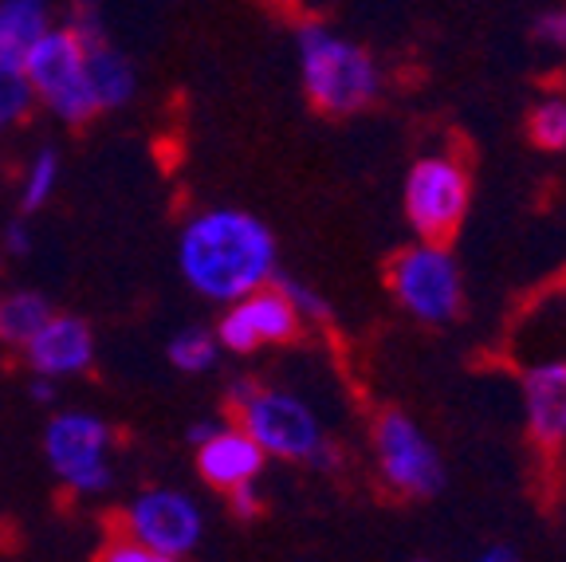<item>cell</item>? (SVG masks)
I'll return each mask as SVG.
<instances>
[{
    "instance_id": "8",
    "label": "cell",
    "mask_w": 566,
    "mask_h": 562,
    "mask_svg": "<svg viewBox=\"0 0 566 562\" xmlns=\"http://www.w3.org/2000/svg\"><path fill=\"white\" fill-rule=\"evenodd\" d=\"M44 457L67 492L98 496L115 483V429L83 409L55 414L44 429Z\"/></svg>"
},
{
    "instance_id": "7",
    "label": "cell",
    "mask_w": 566,
    "mask_h": 562,
    "mask_svg": "<svg viewBox=\"0 0 566 562\" xmlns=\"http://www.w3.org/2000/svg\"><path fill=\"white\" fill-rule=\"evenodd\" d=\"M409 229L417 240H444L460 232L472 205V177L457 154H421L401 185Z\"/></svg>"
},
{
    "instance_id": "27",
    "label": "cell",
    "mask_w": 566,
    "mask_h": 562,
    "mask_svg": "<svg viewBox=\"0 0 566 562\" xmlns=\"http://www.w3.org/2000/svg\"><path fill=\"white\" fill-rule=\"evenodd\" d=\"M32 397L35 402H55V378H48V374H32Z\"/></svg>"
},
{
    "instance_id": "15",
    "label": "cell",
    "mask_w": 566,
    "mask_h": 562,
    "mask_svg": "<svg viewBox=\"0 0 566 562\" xmlns=\"http://www.w3.org/2000/svg\"><path fill=\"white\" fill-rule=\"evenodd\" d=\"M52 28V0H0V55L24 60L28 48Z\"/></svg>"
},
{
    "instance_id": "23",
    "label": "cell",
    "mask_w": 566,
    "mask_h": 562,
    "mask_svg": "<svg viewBox=\"0 0 566 562\" xmlns=\"http://www.w3.org/2000/svg\"><path fill=\"white\" fill-rule=\"evenodd\" d=\"M98 559H106V562H158L150 551H146V547L138 543V539L126 535V531H115V535H111V543L98 551Z\"/></svg>"
},
{
    "instance_id": "9",
    "label": "cell",
    "mask_w": 566,
    "mask_h": 562,
    "mask_svg": "<svg viewBox=\"0 0 566 562\" xmlns=\"http://www.w3.org/2000/svg\"><path fill=\"white\" fill-rule=\"evenodd\" d=\"M118 531L138 539L158 562H181L201 547L205 511L177 488H146L118 516Z\"/></svg>"
},
{
    "instance_id": "6",
    "label": "cell",
    "mask_w": 566,
    "mask_h": 562,
    "mask_svg": "<svg viewBox=\"0 0 566 562\" xmlns=\"http://www.w3.org/2000/svg\"><path fill=\"white\" fill-rule=\"evenodd\" d=\"M378 480L401 500H433L444 492V460L429 433L401 409H381L370 429Z\"/></svg>"
},
{
    "instance_id": "10",
    "label": "cell",
    "mask_w": 566,
    "mask_h": 562,
    "mask_svg": "<svg viewBox=\"0 0 566 562\" xmlns=\"http://www.w3.org/2000/svg\"><path fill=\"white\" fill-rule=\"evenodd\" d=\"M303 334V319L275 283L224 303L217 343L229 354H256L260 346H287Z\"/></svg>"
},
{
    "instance_id": "4",
    "label": "cell",
    "mask_w": 566,
    "mask_h": 562,
    "mask_svg": "<svg viewBox=\"0 0 566 562\" xmlns=\"http://www.w3.org/2000/svg\"><path fill=\"white\" fill-rule=\"evenodd\" d=\"M386 288L409 319L424 326H449L464 311V280L444 240H413L386 268Z\"/></svg>"
},
{
    "instance_id": "2",
    "label": "cell",
    "mask_w": 566,
    "mask_h": 562,
    "mask_svg": "<svg viewBox=\"0 0 566 562\" xmlns=\"http://www.w3.org/2000/svg\"><path fill=\"white\" fill-rule=\"evenodd\" d=\"M295 60L307 103L327 118L363 115L381 95V67L363 44H354L327 24L295 28Z\"/></svg>"
},
{
    "instance_id": "20",
    "label": "cell",
    "mask_w": 566,
    "mask_h": 562,
    "mask_svg": "<svg viewBox=\"0 0 566 562\" xmlns=\"http://www.w3.org/2000/svg\"><path fill=\"white\" fill-rule=\"evenodd\" d=\"M527 138L539 149H566V98H539L527 115Z\"/></svg>"
},
{
    "instance_id": "14",
    "label": "cell",
    "mask_w": 566,
    "mask_h": 562,
    "mask_svg": "<svg viewBox=\"0 0 566 562\" xmlns=\"http://www.w3.org/2000/svg\"><path fill=\"white\" fill-rule=\"evenodd\" d=\"M83 52H87V75H91V91L98 98V111H118L138 95V71L134 63L111 44V35L98 32L80 40Z\"/></svg>"
},
{
    "instance_id": "26",
    "label": "cell",
    "mask_w": 566,
    "mask_h": 562,
    "mask_svg": "<svg viewBox=\"0 0 566 562\" xmlns=\"http://www.w3.org/2000/svg\"><path fill=\"white\" fill-rule=\"evenodd\" d=\"M515 559H520V551L512 543H495L480 551V562H515Z\"/></svg>"
},
{
    "instance_id": "17",
    "label": "cell",
    "mask_w": 566,
    "mask_h": 562,
    "mask_svg": "<svg viewBox=\"0 0 566 562\" xmlns=\"http://www.w3.org/2000/svg\"><path fill=\"white\" fill-rule=\"evenodd\" d=\"M221 343H217V331H205V326H186L177 331L166 346V358L181 374H209L217 362H221Z\"/></svg>"
},
{
    "instance_id": "1",
    "label": "cell",
    "mask_w": 566,
    "mask_h": 562,
    "mask_svg": "<svg viewBox=\"0 0 566 562\" xmlns=\"http://www.w3.org/2000/svg\"><path fill=\"white\" fill-rule=\"evenodd\" d=\"M177 268L197 295L232 303L272 283L280 272V244L264 220L244 209H205L186 220L177 237Z\"/></svg>"
},
{
    "instance_id": "13",
    "label": "cell",
    "mask_w": 566,
    "mask_h": 562,
    "mask_svg": "<svg viewBox=\"0 0 566 562\" xmlns=\"http://www.w3.org/2000/svg\"><path fill=\"white\" fill-rule=\"evenodd\" d=\"M520 394L531 437L547 448L566 445V362L555 358L531 366L520 382Z\"/></svg>"
},
{
    "instance_id": "5",
    "label": "cell",
    "mask_w": 566,
    "mask_h": 562,
    "mask_svg": "<svg viewBox=\"0 0 566 562\" xmlns=\"http://www.w3.org/2000/svg\"><path fill=\"white\" fill-rule=\"evenodd\" d=\"M32 87L35 103L52 111L63 126H87L98 111V98L91 91L87 75V52H83L80 35L67 24H52L20 60Z\"/></svg>"
},
{
    "instance_id": "24",
    "label": "cell",
    "mask_w": 566,
    "mask_h": 562,
    "mask_svg": "<svg viewBox=\"0 0 566 562\" xmlns=\"http://www.w3.org/2000/svg\"><path fill=\"white\" fill-rule=\"evenodd\" d=\"M229 511L237 519H256L260 511H264V496H260V483L248 480V483H237V488H229Z\"/></svg>"
},
{
    "instance_id": "25",
    "label": "cell",
    "mask_w": 566,
    "mask_h": 562,
    "mask_svg": "<svg viewBox=\"0 0 566 562\" xmlns=\"http://www.w3.org/2000/svg\"><path fill=\"white\" fill-rule=\"evenodd\" d=\"M4 248H9L12 256H28V252H32V232H28L24 220H12L9 229H4Z\"/></svg>"
},
{
    "instance_id": "21",
    "label": "cell",
    "mask_w": 566,
    "mask_h": 562,
    "mask_svg": "<svg viewBox=\"0 0 566 562\" xmlns=\"http://www.w3.org/2000/svg\"><path fill=\"white\" fill-rule=\"evenodd\" d=\"M272 283L283 291V295L292 299V308L300 311L303 323H318V319H331V308H327V299L318 295L315 288H307L303 280H295V275H272Z\"/></svg>"
},
{
    "instance_id": "16",
    "label": "cell",
    "mask_w": 566,
    "mask_h": 562,
    "mask_svg": "<svg viewBox=\"0 0 566 562\" xmlns=\"http://www.w3.org/2000/svg\"><path fill=\"white\" fill-rule=\"evenodd\" d=\"M52 303L40 291H12L0 299V343L24 351V343L32 339L40 326L52 319Z\"/></svg>"
},
{
    "instance_id": "19",
    "label": "cell",
    "mask_w": 566,
    "mask_h": 562,
    "mask_svg": "<svg viewBox=\"0 0 566 562\" xmlns=\"http://www.w3.org/2000/svg\"><path fill=\"white\" fill-rule=\"evenodd\" d=\"M55 185H60V154L52 146H44L28 162L24 185H20V212H40L55 197Z\"/></svg>"
},
{
    "instance_id": "3",
    "label": "cell",
    "mask_w": 566,
    "mask_h": 562,
    "mask_svg": "<svg viewBox=\"0 0 566 562\" xmlns=\"http://www.w3.org/2000/svg\"><path fill=\"white\" fill-rule=\"evenodd\" d=\"M229 409L237 425L264 448L268 460H300L311 468H335V452L327 445V429L318 422L315 405L280 386H260L252 378H237L229 386Z\"/></svg>"
},
{
    "instance_id": "18",
    "label": "cell",
    "mask_w": 566,
    "mask_h": 562,
    "mask_svg": "<svg viewBox=\"0 0 566 562\" xmlns=\"http://www.w3.org/2000/svg\"><path fill=\"white\" fill-rule=\"evenodd\" d=\"M35 106V95L28 87V75L20 67V60L0 55V131L24 123L28 111Z\"/></svg>"
},
{
    "instance_id": "11",
    "label": "cell",
    "mask_w": 566,
    "mask_h": 562,
    "mask_svg": "<svg viewBox=\"0 0 566 562\" xmlns=\"http://www.w3.org/2000/svg\"><path fill=\"white\" fill-rule=\"evenodd\" d=\"M24 362L32 374H48L55 382L75 378L95 362V331L87 319L52 311V319L24 343Z\"/></svg>"
},
{
    "instance_id": "22",
    "label": "cell",
    "mask_w": 566,
    "mask_h": 562,
    "mask_svg": "<svg viewBox=\"0 0 566 562\" xmlns=\"http://www.w3.org/2000/svg\"><path fill=\"white\" fill-rule=\"evenodd\" d=\"M535 40L551 52H563L566 55V4L563 9H551L535 20Z\"/></svg>"
},
{
    "instance_id": "28",
    "label": "cell",
    "mask_w": 566,
    "mask_h": 562,
    "mask_svg": "<svg viewBox=\"0 0 566 562\" xmlns=\"http://www.w3.org/2000/svg\"><path fill=\"white\" fill-rule=\"evenodd\" d=\"M217 425H221V422H197V425H189V433H186L189 445H201V440L209 437V433L217 429Z\"/></svg>"
},
{
    "instance_id": "12",
    "label": "cell",
    "mask_w": 566,
    "mask_h": 562,
    "mask_svg": "<svg viewBox=\"0 0 566 562\" xmlns=\"http://www.w3.org/2000/svg\"><path fill=\"white\" fill-rule=\"evenodd\" d=\"M193 448H197V472H201V480L209 483V488H217V492H229L237 483L260 480V472H264V465H268L264 448L248 437L240 425L221 422Z\"/></svg>"
}]
</instances>
